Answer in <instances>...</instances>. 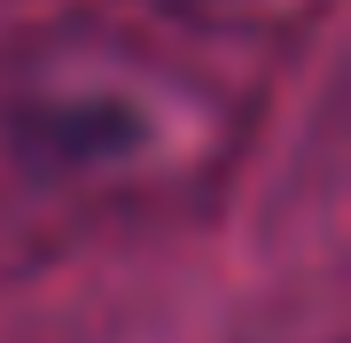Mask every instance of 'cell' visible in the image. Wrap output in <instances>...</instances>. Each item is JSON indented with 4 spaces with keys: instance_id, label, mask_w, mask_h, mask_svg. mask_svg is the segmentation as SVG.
<instances>
[{
    "instance_id": "obj_2",
    "label": "cell",
    "mask_w": 351,
    "mask_h": 343,
    "mask_svg": "<svg viewBox=\"0 0 351 343\" xmlns=\"http://www.w3.org/2000/svg\"><path fill=\"white\" fill-rule=\"evenodd\" d=\"M188 8H211V16H265V8H289V0H188Z\"/></svg>"
},
{
    "instance_id": "obj_1",
    "label": "cell",
    "mask_w": 351,
    "mask_h": 343,
    "mask_svg": "<svg viewBox=\"0 0 351 343\" xmlns=\"http://www.w3.org/2000/svg\"><path fill=\"white\" fill-rule=\"evenodd\" d=\"M0 117L32 164L71 172L86 188L172 179L219 140V117L203 94H188V78L86 31L39 39L0 86Z\"/></svg>"
}]
</instances>
